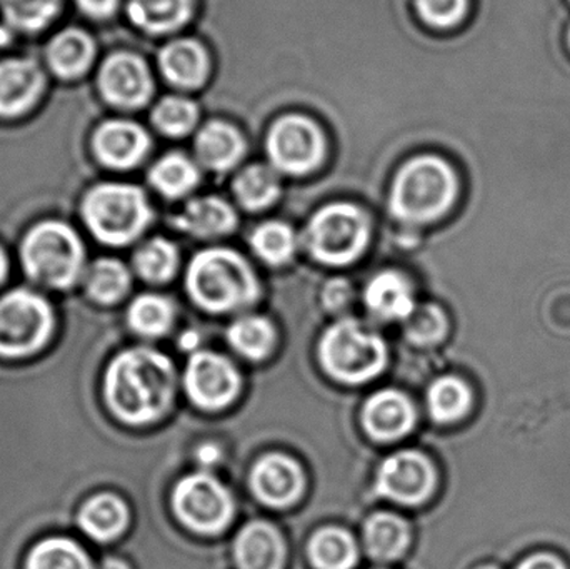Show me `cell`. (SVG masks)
Wrapping results in <instances>:
<instances>
[{
	"label": "cell",
	"mask_w": 570,
	"mask_h": 569,
	"mask_svg": "<svg viewBox=\"0 0 570 569\" xmlns=\"http://www.w3.org/2000/svg\"><path fill=\"white\" fill-rule=\"evenodd\" d=\"M367 237L364 214L345 203L331 204L318 210L305 233L312 256L331 266L352 263L367 246Z\"/></svg>",
	"instance_id": "8"
},
{
	"label": "cell",
	"mask_w": 570,
	"mask_h": 569,
	"mask_svg": "<svg viewBox=\"0 0 570 569\" xmlns=\"http://www.w3.org/2000/svg\"><path fill=\"white\" fill-rule=\"evenodd\" d=\"M149 179L164 196L180 197L199 183V170L187 157L170 154L153 167Z\"/></svg>",
	"instance_id": "31"
},
{
	"label": "cell",
	"mask_w": 570,
	"mask_h": 569,
	"mask_svg": "<svg viewBox=\"0 0 570 569\" xmlns=\"http://www.w3.org/2000/svg\"><path fill=\"white\" fill-rule=\"evenodd\" d=\"M515 569H568V567L554 555L538 553L522 561Z\"/></svg>",
	"instance_id": "43"
},
{
	"label": "cell",
	"mask_w": 570,
	"mask_h": 569,
	"mask_svg": "<svg viewBox=\"0 0 570 569\" xmlns=\"http://www.w3.org/2000/svg\"><path fill=\"white\" fill-rule=\"evenodd\" d=\"M458 190V176L448 163L439 157H417L399 170L391 210L404 223H431L451 209Z\"/></svg>",
	"instance_id": "3"
},
{
	"label": "cell",
	"mask_w": 570,
	"mask_h": 569,
	"mask_svg": "<svg viewBox=\"0 0 570 569\" xmlns=\"http://www.w3.org/2000/svg\"><path fill=\"white\" fill-rule=\"evenodd\" d=\"M364 540L372 557L377 560H394L407 547V524L394 514H374L365 523Z\"/></svg>",
	"instance_id": "26"
},
{
	"label": "cell",
	"mask_w": 570,
	"mask_h": 569,
	"mask_svg": "<svg viewBox=\"0 0 570 569\" xmlns=\"http://www.w3.org/2000/svg\"><path fill=\"white\" fill-rule=\"evenodd\" d=\"M351 296V287L344 279H334L325 287V304L335 310V307L344 306L345 301Z\"/></svg>",
	"instance_id": "41"
},
{
	"label": "cell",
	"mask_w": 570,
	"mask_h": 569,
	"mask_svg": "<svg viewBox=\"0 0 570 569\" xmlns=\"http://www.w3.org/2000/svg\"><path fill=\"white\" fill-rule=\"evenodd\" d=\"M196 149L204 166L223 173L239 163L246 146L243 137L233 126L214 120L200 130Z\"/></svg>",
	"instance_id": "22"
},
{
	"label": "cell",
	"mask_w": 570,
	"mask_h": 569,
	"mask_svg": "<svg viewBox=\"0 0 570 569\" xmlns=\"http://www.w3.org/2000/svg\"><path fill=\"white\" fill-rule=\"evenodd\" d=\"M159 62L167 80L186 89L203 86L209 72L206 50L200 43L189 39L176 40L164 47Z\"/></svg>",
	"instance_id": "19"
},
{
	"label": "cell",
	"mask_w": 570,
	"mask_h": 569,
	"mask_svg": "<svg viewBox=\"0 0 570 569\" xmlns=\"http://www.w3.org/2000/svg\"><path fill=\"white\" fill-rule=\"evenodd\" d=\"M407 334L414 343L435 344L448 333V317L442 313L441 307L424 306L407 317Z\"/></svg>",
	"instance_id": "39"
},
{
	"label": "cell",
	"mask_w": 570,
	"mask_h": 569,
	"mask_svg": "<svg viewBox=\"0 0 570 569\" xmlns=\"http://www.w3.org/2000/svg\"><path fill=\"white\" fill-rule=\"evenodd\" d=\"M187 290L200 307L213 313L240 310L259 296V284L249 264L229 249L197 254L187 271Z\"/></svg>",
	"instance_id": "2"
},
{
	"label": "cell",
	"mask_w": 570,
	"mask_h": 569,
	"mask_svg": "<svg viewBox=\"0 0 570 569\" xmlns=\"http://www.w3.org/2000/svg\"><path fill=\"white\" fill-rule=\"evenodd\" d=\"M7 271H9V261H7L6 253H3L2 247H0V284L6 281Z\"/></svg>",
	"instance_id": "45"
},
{
	"label": "cell",
	"mask_w": 570,
	"mask_h": 569,
	"mask_svg": "<svg viewBox=\"0 0 570 569\" xmlns=\"http://www.w3.org/2000/svg\"><path fill=\"white\" fill-rule=\"evenodd\" d=\"M56 326V313L40 294L10 291L0 297V360H27L40 353Z\"/></svg>",
	"instance_id": "6"
},
{
	"label": "cell",
	"mask_w": 570,
	"mask_h": 569,
	"mask_svg": "<svg viewBox=\"0 0 570 569\" xmlns=\"http://www.w3.org/2000/svg\"><path fill=\"white\" fill-rule=\"evenodd\" d=\"M187 394L204 410H220L236 398L240 380L236 367L214 353H197L186 367Z\"/></svg>",
	"instance_id": "11"
},
{
	"label": "cell",
	"mask_w": 570,
	"mask_h": 569,
	"mask_svg": "<svg viewBox=\"0 0 570 569\" xmlns=\"http://www.w3.org/2000/svg\"><path fill=\"white\" fill-rule=\"evenodd\" d=\"M102 569H129V567H127L122 560H117V558H109V560H106V563H104Z\"/></svg>",
	"instance_id": "46"
},
{
	"label": "cell",
	"mask_w": 570,
	"mask_h": 569,
	"mask_svg": "<svg viewBox=\"0 0 570 569\" xmlns=\"http://www.w3.org/2000/svg\"><path fill=\"white\" fill-rule=\"evenodd\" d=\"M250 484L263 503L284 508L297 500L304 480L294 460L284 454H269L254 468Z\"/></svg>",
	"instance_id": "14"
},
{
	"label": "cell",
	"mask_w": 570,
	"mask_h": 569,
	"mask_svg": "<svg viewBox=\"0 0 570 569\" xmlns=\"http://www.w3.org/2000/svg\"><path fill=\"white\" fill-rule=\"evenodd\" d=\"M481 569H499V568H495V567H484V568H481Z\"/></svg>",
	"instance_id": "47"
},
{
	"label": "cell",
	"mask_w": 570,
	"mask_h": 569,
	"mask_svg": "<svg viewBox=\"0 0 570 569\" xmlns=\"http://www.w3.org/2000/svg\"><path fill=\"white\" fill-rule=\"evenodd\" d=\"M193 0H130L129 16L136 26L153 33L173 32L189 20Z\"/></svg>",
	"instance_id": "25"
},
{
	"label": "cell",
	"mask_w": 570,
	"mask_h": 569,
	"mask_svg": "<svg viewBox=\"0 0 570 569\" xmlns=\"http://www.w3.org/2000/svg\"><path fill=\"white\" fill-rule=\"evenodd\" d=\"M177 229L197 237H217L236 227V214L217 197H200L176 217Z\"/></svg>",
	"instance_id": "23"
},
{
	"label": "cell",
	"mask_w": 570,
	"mask_h": 569,
	"mask_svg": "<svg viewBox=\"0 0 570 569\" xmlns=\"http://www.w3.org/2000/svg\"><path fill=\"white\" fill-rule=\"evenodd\" d=\"M179 263L177 249L164 239L144 244L134 257V266L144 279L150 283H166L174 276Z\"/></svg>",
	"instance_id": "35"
},
{
	"label": "cell",
	"mask_w": 570,
	"mask_h": 569,
	"mask_svg": "<svg viewBox=\"0 0 570 569\" xmlns=\"http://www.w3.org/2000/svg\"><path fill=\"white\" fill-rule=\"evenodd\" d=\"M419 13L434 27H452L461 22L468 0H417Z\"/></svg>",
	"instance_id": "40"
},
{
	"label": "cell",
	"mask_w": 570,
	"mask_h": 569,
	"mask_svg": "<svg viewBox=\"0 0 570 569\" xmlns=\"http://www.w3.org/2000/svg\"><path fill=\"white\" fill-rule=\"evenodd\" d=\"M434 484L431 461L415 451H402L387 458L379 470V494L399 503H422L434 490Z\"/></svg>",
	"instance_id": "12"
},
{
	"label": "cell",
	"mask_w": 570,
	"mask_h": 569,
	"mask_svg": "<svg viewBox=\"0 0 570 569\" xmlns=\"http://www.w3.org/2000/svg\"><path fill=\"white\" fill-rule=\"evenodd\" d=\"M43 76L36 62L9 59L0 62V116L22 114L42 92Z\"/></svg>",
	"instance_id": "16"
},
{
	"label": "cell",
	"mask_w": 570,
	"mask_h": 569,
	"mask_svg": "<svg viewBox=\"0 0 570 569\" xmlns=\"http://www.w3.org/2000/svg\"><path fill=\"white\" fill-rule=\"evenodd\" d=\"M285 557L283 538L267 523H253L236 540L240 569H281Z\"/></svg>",
	"instance_id": "20"
},
{
	"label": "cell",
	"mask_w": 570,
	"mask_h": 569,
	"mask_svg": "<svg viewBox=\"0 0 570 569\" xmlns=\"http://www.w3.org/2000/svg\"><path fill=\"white\" fill-rule=\"evenodd\" d=\"M176 393V371L169 357L149 347L117 354L104 376L110 413L129 426H146L164 416Z\"/></svg>",
	"instance_id": "1"
},
{
	"label": "cell",
	"mask_w": 570,
	"mask_h": 569,
	"mask_svg": "<svg viewBox=\"0 0 570 569\" xmlns=\"http://www.w3.org/2000/svg\"><path fill=\"white\" fill-rule=\"evenodd\" d=\"M257 256L266 263L279 266L287 263L295 251L294 230L283 223H266L254 230L250 239Z\"/></svg>",
	"instance_id": "36"
},
{
	"label": "cell",
	"mask_w": 570,
	"mask_h": 569,
	"mask_svg": "<svg viewBox=\"0 0 570 569\" xmlns=\"http://www.w3.org/2000/svg\"><path fill=\"white\" fill-rule=\"evenodd\" d=\"M318 354L331 376L351 384L377 376L387 360L384 341L354 320L328 327L322 336Z\"/></svg>",
	"instance_id": "7"
},
{
	"label": "cell",
	"mask_w": 570,
	"mask_h": 569,
	"mask_svg": "<svg viewBox=\"0 0 570 569\" xmlns=\"http://www.w3.org/2000/svg\"><path fill=\"white\" fill-rule=\"evenodd\" d=\"M174 310L169 301L154 294H144L130 304L127 321L142 336H160L169 330Z\"/></svg>",
	"instance_id": "34"
},
{
	"label": "cell",
	"mask_w": 570,
	"mask_h": 569,
	"mask_svg": "<svg viewBox=\"0 0 570 569\" xmlns=\"http://www.w3.org/2000/svg\"><path fill=\"white\" fill-rule=\"evenodd\" d=\"M26 569H94L80 545L67 537H49L27 555Z\"/></svg>",
	"instance_id": "27"
},
{
	"label": "cell",
	"mask_w": 570,
	"mask_h": 569,
	"mask_svg": "<svg viewBox=\"0 0 570 569\" xmlns=\"http://www.w3.org/2000/svg\"><path fill=\"white\" fill-rule=\"evenodd\" d=\"M153 119L157 129L167 136H186L196 126L197 109L190 100L183 97H166L157 104Z\"/></svg>",
	"instance_id": "38"
},
{
	"label": "cell",
	"mask_w": 570,
	"mask_h": 569,
	"mask_svg": "<svg viewBox=\"0 0 570 569\" xmlns=\"http://www.w3.org/2000/svg\"><path fill=\"white\" fill-rule=\"evenodd\" d=\"M79 234L59 220L37 224L20 244V261L30 279L53 290H69L83 269Z\"/></svg>",
	"instance_id": "4"
},
{
	"label": "cell",
	"mask_w": 570,
	"mask_h": 569,
	"mask_svg": "<svg viewBox=\"0 0 570 569\" xmlns=\"http://www.w3.org/2000/svg\"><path fill=\"white\" fill-rule=\"evenodd\" d=\"M129 524V508L114 493H97L83 501L77 527L96 541L116 540Z\"/></svg>",
	"instance_id": "18"
},
{
	"label": "cell",
	"mask_w": 570,
	"mask_h": 569,
	"mask_svg": "<svg viewBox=\"0 0 570 569\" xmlns=\"http://www.w3.org/2000/svg\"><path fill=\"white\" fill-rule=\"evenodd\" d=\"M234 190L244 207L259 210L271 206L279 196V179L269 167L250 166L239 174Z\"/></svg>",
	"instance_id": "32"
},
{
	"label": "cell",
	"mask_w": 570,
	"mask_h": 569,
	"mask_svg": "<svg viewBox=\"0 0 570 569\" xmlns=\"http://www.w3.org/2000/svg\"><path fill=\"white\" fill-rule=\"evenodd\" d=\"M149 144L146 130L127 120H110L102 124L94 137L97 157L106 166L116 169L136 166L146 156Z\"/></svg>",
	"instance_id": "15"
},
{
	"label": "cell",
	"mask_w": 570,
	"mask_h": 569,
	"mask_svg": "<svg viewBox=\"0 0 570 569\" xmlns=\"http://www.w3.org/2000/svg\"><path fill=\"white\" fill-rule=\"evenodd\" d=\"M569 46H570V29H569Z\"/></svg>",
	"instance_id": "48"
},
{
	"label": "cell",
	"mask_w": 570,
	"mask_h": 569,
	"mask_svg": "<svg viewBox=\"0 0 570 569\" xmlns=\"http://www.w3.org/2000/svg\"><path fill=\"white\" fill-rule=\"evenodd\" d=\"M230 344L250 360H263L274 346V327L264 317L249 316L236 321L227 333Z\"/></svg>",
	"instance_id": "33"
},
{
	"label": "cell",
	"mask_w": 570,
	"mask_h": 569,
	"mask_svg": "<svg viewBox=\"0 0 570 569\" xmlns=\"http://www.w3.org/2000/svg\"><path fill=\"white\" fill-rule=\"evenodd\" d=\"M308 555L317 569H351L357 558L354 540L338 528H325L315 533Z\"/></svg>",
	"instance_id": "29"
},
{
	"label": "cell",
	"mask_w": 570,
	"mask_h": 569,
	"mask_svg": "<svg viewBox=\"0 0 570 569\" xmlns=\"http://www.w3.org/2000/svg\"><path fill=\"white\" fill-rule=\"evenodd\" d=\"M271 163L283 173L307 174L324 159L325 140L321 129L305 117L277 120L267 137Z\"/></svg>",
	"instance_id": "10"
},
{
	"label": "cell",
	"mask_w": 570,
	"mask_h": 569,
	"mask_svg": "<svg viewBox=\"0 0 570 569\" xmlns=\"http://www.w3.org/2000/svg\"><path fill=\"white\" fill-rule=\"evenodd\" d=\"M365 304L384 320H407L414 313L411 286L401 274L385 271L368 283Z\"/></svg>",
	"instance_id": "21"
},
{
	"label": "cell",
	"mask_w": 570,
	"mask_h": 569,
	"mask_svg": "<svg viewBox=\"0 0 570 569\" xmlns=\"http://www.w3.org/2000/svg\"><path fill=\"white\" fill-rule=\"evenodd\" d=\"M197 457H199V460L203 461L204 464H210L219 458V450L213 447V444H206V447L200 448Z\"/></svg>",
	"instance_id": "44"
},
{
	"label": "cell",
	"mask_w": 570,
	"mask_h": 569,
	"mask_svg": "<svg viewBox=\"0 0 570 569\" xmlns=\"http://www.w3.org/2000/svg\"><path fill=\"white\" fill-rule=\"evenodd\" d=\"M117 2H119V0H77L80 9H82L87 16L97 17V19L112 16Z\"/></svg>",
	"instance_id": "42"
},
{
	"label": "cell",
	"mask_w": 570,
	"mask_h": 569,
	"mask_svg": "<svg viewBox=\"0 0 570 569\" xmlns=\"http://www.w3.org/2000/svg\"><path fill=\"white\" fill-rule=\"evenodd\" d=\"M173 504L186 527L204 534L219 533L234 513L229 491L206 473L190 474L177 483Z\"/></svg>",
	"instance_id": "9"
},
{
	"label": "cell",
	"mask_w": 570,
	"mask_h": 569,
	"mask_svg": "<svg viewBox=\"0 0 570 569\" xmlns=\"http://www.w3.org/2000/svg\"><path fill=\"white\" fill-rule=\"evenodd\" d=\"M96 56L94 40L79 29H67L53 37L47 59L57 76L72 79L89 69Z\"/></svg>",
	"instance_id": "24"
},
{
	"label": "cell",
	"mask_w": 570,
	"mask_h": 569,
	"mask_svg": "<svg viewBox=\"0 0 570 569\" xmlns=\"http://www.w3.org/2000/svg\"><path fill=\"white\" fill-rule=\"evenodd\" d=\"M411 401L397 391L374 394L364 408V426L374 440L392 441L404 436L414 424Z\"/></svg>",
	"instance_id": "17"
},
{
	"label": "cell",
	"mask_w": 570,
	"mask_h": 569,
	"mask_svg": "<svg viewBox=\"0 0 570 569\" xmlns=\"http://www.w3.org/2000/svg\"><path fill=\"white\" fill-rule=\"evenodd\" d=\"M60 0H0L3 16L12 26L39 30L56 17Z\"/></svg>",
	"instance_id": "37"
},
{
	"label": "cell",
	"mask_w": 570,
	"mask_h": 569,
	"mask_svg": "<svg viewBox=\"0 0 570 569\" xmlns=\"http://www.w3.org/2000/svg\"><path fill=\"white\" fill-rule=\"evenodd\" d=\"M99 87L114 106L139 107L153 94V79L142 59L134 53L119 52L104 62Z\"/></svg>",
	"instance_id": "13"
},
{
	"label": "cell",
	"mask_w": 570,
	"mask_h": 569,
	"mask_svg": "<svg viewBox=\"0 0 570 569\" xmlns=\"http://www.w3.org/2000/svg\"><path fill=\"white\" fill-rule=\"evenodd\" d=\"M86 287L96 303L109 306L122 300L129 291V271L117 259L96 261L87 273Z\"/></svg>",
	"instance_id": "30"
},
{
	"label": "cell",
	"mask_w": 570,
	"mask_h": 569,
	"mask_svg": "<svg viewBox=\"0 0 570 569\" xmlns=\"http://www.w3.org/2000/svg\"><path fill=\"white\" fill-rule=\"evenodd\" d=\"M429 410L439 423H452L468 414L472 406V393L464 381L445 376L432 384L428 394Z\"/></svg>",
	"instance_id": "28"
},
{
	"label": "cell",
	"mask_w": 570,
	"mask_h": 569,
	"mask_svg": "<svg viewBox=\"0 0 570 569\" xmlns=\"http://www.w3.org/2000/svg\"><path fill=\"white\" fill-rule=\"evenodd\" d=\"M82 216L100 243L124 246L132 243L149 226L153 210L137 187L102 184L87 194Z\"/></svg>",
	"instance_id": "5"
}]
</instances>
